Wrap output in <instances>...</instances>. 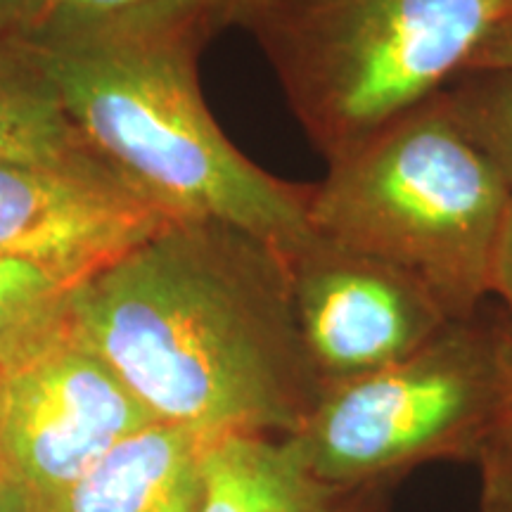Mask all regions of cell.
I'll use <instances>...</instances> for the list:
<instances>
[{"label":"cell","mask_w":512,"mask_h":512,"mask_svg":"<svg viewBox=\"0 0 512 512\" xmlns=\"http://www.w3.org/2000/svg\"><path fill=\"white\" fill-rule=\"evenodd\" d=\"M69 328L157 422L292 437L323 392L290 256L214 219H174L69 297Z\"/></svg>","instance_id":"obj_1"},{"label":"cell","mask_w":512,"mask_h":512,"mask_svg":"<svg viewBox=\"0 0 512 512\" xmlns=\"http://www.w3.org/2000/svg\"><path fill=\"white\" fill-rule=\"evenodd\" d=\"M226 0H150L100 17L50 12L29 34L69 119L102 162L171 219L238 226L290 261L311 245V185L283 181L230 143L197 64Z\"/></svg>","instance_id":"obj_2"},{"label":"cell","mask_w":512,"mask_h":512,"mask_svg":"<svg viewBox=\"0 0 512 512\" xmlns=\"http://www.w3.org/2000/svg\"><path fill=\"white\" fill-rule=\"evenodd\" d=\"M290 110L328 162L463 74L508 24L503 0H238Z\"/></svg>","instance_id":"obj_3"},{"label":"cell","mask_w":512,"mask_h":512,"mask_svg":"<svg viewBox=\"0 0 512 512\" xmlns=\"http://www.w3.org/2000/svg\"><path fill=\"white\" fill-rule=\"evenodd\" d=\"M512 192L448 110L444 91L311 185L313 238L413 275L451 320L479 313Z\"/></svg>","instance_id":"obj_4"},{"label":"cell","mask_w":512,"mask_h":512,"mask_svg":"<svg viewBox=\"0 0 512 512\" xmlns=\"http://www.w3.org/2000/svg\"><path fill=\"white\" fill-rule=\"evenodd\" d=\"M503 318L451 320L411 356L323 384L290 444L335 484L394 482L439 460H470L498 430Z\"/></svg>","instance_id":"obj_5"},{"label":"cell","mask_w":512,"mask_h":512,"mask_svg":"<svg viewBox=\"0 0 512 512\" xmlns=\"http://www.w3.org/2000/svg\"><path fill=\"white\" fill-rule=\"evenodd\" d=\"M152 422L138 396L72 328L0 370V460L36 508Z\"/></svg>","instance_id":"obj_6"},{"label":"cell","mask_w":512,"mask_h":512,"mask_svg":"<svg viewBox=\"0 0 512 512\" xmlns=\"http://www.w3.org/2000/svg\"><path fill=\"white\" fill-rule=\"evenodd\" d=\"M174 221L98 155L0 164V256L72 287Z\"/></svg>","instance_id":"obj_7"},{"label":"cell","mask_w":512,"mask_h":512,"mask_svg":"<svg viewBox=\"0 0 512 512\" xmlns=\"http://www.w3.org/2000/svg\"><path fill=\"white\" fill-rule=\"evenodd\" d=\"M290 266L294 313L323 384L392 366L451 323L413 275L354 249L313 238Z\"/></svg>","instance_id":"obj_8"},{"label":"cell","mask_w":512,"mask_h":512,"mask_svg":"<svg viewBox=\"0 0 512 512\" xmlns=\"http://www.w3.org/2000/svg\"><path fill=\"white\" fill-rule=\"evenodd\" d=\"M211 439L152 422L36 512H202Z\"/></svg>","instance_id":"obj_9"},{"label":"cell","mask_w":512,"mask_h":512,"mask_svg":"<svg viewBox=\"0 0 512 512\" xmlns=\"http://www.w3.org/2000/svg\"><path fill=\"white\" fill-rule=\"evenodd\" d=\"M394 489L320 479L287 437L223 434L207 453L202 512H389Z\"/></svg>","instance_id":"obj_10"},{"label":"cell","mask_w":512,"mask_h":512,"mask_svg":"<svg viewBox=\"0 0 512 512\" xmlns=\"http://www.w3.org/2000/svg\"><path fill=\"white\" fill-rule=\"evenodd\" d=\"M95 155L29 36L0 41V164Z\"/></svg>","instance_id":"obj_11"},{"label":"cell","mask_w":512,"mask_h":512,"mask_svg":"<svg viewBox=\"0 0 512 512\" xmlns=\"http://www.w3.org/2000/svg\"><path fill=\"white\" fill-rule=\"evenodd\" d=\"M72 290L46 268L0 256V370L24 361L69 328Z\"/></svg>","instance_id":"obj_12"},{"label":"cell","mask_w":512,"mask_h":512,"mask_svg":"<svg viewBox=\"0 0 512 512\" xmlns=\"http://www.w3.org/2000/svg\"><path fill=\"white\" fill-rule=\"evenodd\" d=\"M444 98L512 192V69H467L444 88Z\"/></svg>","instance_id":"obj_13"},{"label":"cell","mask_w":512,"mask_h":512,"mask_svg":"<svg viewBox=\"0 0 512 512\" xmlns=\"http://www.w3.org/2000/svg\"><path fill=\"white\" fill-rule=\"evenodd\" d=\"M475 463L482 512H512V432L486 441Z\"/></svg>","instance_id":"obj_14"},{"label":"cell","mask_w":512,"mask_h":512,"mask_svg":"<svg viewBox=\"0 0 512 512\" xmlns=\"http://www.w3.org/2000/svg\"><path fill=\"white\" fill-rule=\"evenodd\" d=\"M53 10V0H0V41L29 36Z\"/></svg>","instance_id":"obj_15"},{"label":"cell","mask_w":512,"mask_h":512,"mask_svg":"<svg viewBox=\"0 0 512 512\" xmlns=\"http://www.w3.org/2000/svg\"><path fill=\"white\" fill-rule=\"evenodd\" d=\"M489 294H496L512 316V197L498 230L489 268Z\"/></svg>","instance_id":"obj_16"},{"label":"cell","mask_w":512,"mask_h":512,"mask_svg":"<svg viewBox=\"0 0 512 512\" xmlns=\"http://www.w3.org/2000/svg\"><path fill=\"white\" fill-rule=\"evenodd\" d=\"M467 69H512V22L498 27L486 38L477 53L472 55Z\"/></svg>","instance_id":"obj_17"},{"label":"cell","mask_w":512,"mask_h":512,"mask_svg":"<svg viewBox=\"0 0 512 512\" xmlns=\"http://www.w3.org/2000/svg\"><path fill=\"white\" fill-rule=\"evenodd\" d=\"M512 432V316H503L501 330V413L496 434ZM494 434V437H496Z\"/></svg>","instance_id":"obj_18"},{"label":"cell","mask_w":512,"mask_h":512,"mask_svg":"<svg viewBox=\"0 0 512 512\" xmlns=\"http://www.w3.org/2000/svg\"><path fill=\"white\" fill-rule=\"evenodd\" d=\"M150 3V0H53V10L62 15H79V17H100L124 12L138 5Z\"/></svg>","instance_id":"obj_19"},{"label":"cell","mask_w":512,"mask_h":512,"mask_svg":"<svg viewBox=\"0 0 512 512\" xmlns=\"http://www.w3.org/2000/svg\"><path fill=\"white\" fill-rule=\"evenodd\" d=\"M0 512H36V505L12 479H0Z\"/></svg>","instance_id":"obj_20"},{"label":"cell","mask_w":512,"mask_h":512,"mask_svg":"<svg viewBox=\"0 0 512 512\" xmlns=\"http://www.w3.org/2000/svg\"><path fill=\"white\" fill-rule=\"evenodd\" d=\"M505 15H508V22H512V0H503Z\"/></svg>","instance_id":"obj_21"},{"label":"cell","mask_w":512,"mask_h":512,"mask_svg":"<svg viewBox=\"0 0 512 512\" xmlns=\"http://www.w3.org/2000/svg\"><path fill=\"white\" fill-rule=\"evenodd\" d=\"M0 479H10L8 475H5V467H3V460H0Z\"/></svg>","instance_id":"obj_22"},{"label":"cell","mask_w":512,"mask_h":512,"mask_svg":"<svg viewBox=\"0 0 512 512\" xmlns=\"http://www.w3.org/2000/svg\"><path fill=\"white\" fill-rule=\"evenodd\" d=\"M226 3H228V22H230V8H233V5L238 3V0H226Z\"/></svg>","instance_id":"obj_23"}]
</instances>
